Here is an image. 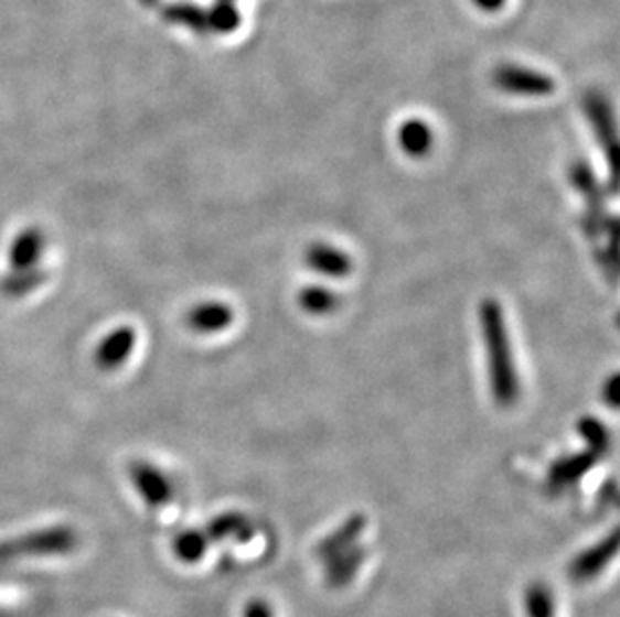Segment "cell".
I'll list each match as a JSON object with an SVG mask.
<instances>
[{
    "instance_id": "cell-8",
    "label": "cell",
    "mask_w": 620,
    "mask_h": 617,
    "mask_svg": "<svg viewBox=\"0 0 620 617\" xmlns=\"http://www.w3.org/2000/svg\"><path fill=\"white\" fill-rule=\"evenodd\" d=\"M137 347V331L129 325L113 329L109 335L100 339L95 349V365L100 371H117L129 361Z\"/></svg>"
},
{
    "instance_id": "cell-14",
    "label": "cell",
    "mask_w": 620,
    "mask_h": 617,
    "mask_svg": "<svg viewBox=\"0 0 620 617\" xmlns=\"http://www.w3.org/2000/svg\"><path fill=\"white\" fill-rule=\"evenodd\" d=\"M205 535L210 538V541H245L254 535V529L244 513H233L232 511V513H223V516L211 519L210 526L205 529Z\"/></svg>"
},
{
    "instance_id": "cell-9",
    "label": "cell",
    "mask_w": 620,
    "mask_h": 617,
    "mask_svg": "<svg viewBox=\"0 0 620 617\" xmlns=\"http://www.w3.org/2000/svg\"><path fill=\"white\" fill-rule=\"evenodd\" d=\"M235 313L223 301H201L189 308L185 325L197 335H215L232 327Z\"/></svg>"
},
{
    "instance_id": "cell-10",
    "label": "cell",
    "mask_w": 620,
    "mask_h": 617,
    "mask_svg": "<svg viewBox=\"0 0 620 617\" xmlns=\"http://www.w3.org/2000/svg\"><path fill=\"white\" fill-rule=\"evenodd\" d=\"M46 251L45 232L39 227H29L12 239L9 247L11 271H33L41 263Z\"/></svg>"
},
{
    "instance_id": "cell-16",
    "label": "cell",
    "mask_w": 620,
    "mask_h": 617,
    "mask_svg": "<svg viewBox=\"0 0 620 617\" xmlns=\"http://www.w3.org/2000/svg\"><path fill=\"white\" fill-rule=\"evenodd\" d=\"M299 307L313 317H325L340 307L338 293L323 285H308L299 291Z\"/></svg>"
},
{
    "instance_id": "cell-13",
    "label": "cell",
    "mask_w": 620,
    "mask_h": 617,
    "mask_svg": "<svg viewBox=\"0 0 620 617\" xmlns=\"http://www.w3.org/2000/svg\"><path fill=\"white\" fill-rule=\"evenodd\" d=\"M398 143L411 159H421L432 151L434 132L428 122L410 119L399 127Z\"/></svg>"
},
{
    "instance_id": "cell-12",
    "label": "cell",
    "mask_w": 620,
    "mask_h": 617,
    "mask_svg": "<svg viewBox=\"0 0 620 617\" xmlns=\"http://www.w3.org/2000/svg\"><path fill=\"white\" fill-rule=\"evenodd\" d=\"M306 264L311 271L330 279H344L352 273L354 261L342 249L328 242H313L306 251Z\"/></svg>"
},
{
    "instance_id": "cell-15",
    "label": "cell",
    "mask_w": 620,
    "mask_h": 617,
    "mask_svg": "<svg viewBox=\"0 0 620 617\" xmlns=\"http://www.w3.org/2000/svg\"><path fill=\"white\" fill-rule=\"evenodd\" d=\"M366 523L367 521L364 516H352V518L345 519L344 523L335 529L330 538H325L322 541L320 555L328 560V558H332V555L340 553V551L350 550L354 545L355 540L362 535V531L366 529Z\"/></svg>"
},
{
    "instance_id": "cell-18",
    "label": "cell",
    "mask_w": 620,
    "mask_h": 617,
    "mask_svg": "<svg viewBox=\"0 0 620 617\" xmlns=\"http://www.w3.org/2000/svg\"><path fill=\"white\" fill-rule=\"evenodd\" d=\"M210 538L201 529H189L173 540V553L183 563H197L207 553Z\"/></svg>"
},
{
    "instance_id": "cell-2",
    "label": "cell",
    "mask_w": 620,
    "mask_h": 617,
    "mask_svg": "<svg viewBox=\"0 0 620 617\" xmlns=\"http://www.w3.org/2000/svg\"><path fill=\"white\" fill-rule=\"evenodd\" d=\"M78 548V533L68 526H53L24 533L21 538L0 541V565L24 558L68 555Z\"/></svg>"
},
{
    "instance_id": "cell-6",
    "label": "cell",
    "mask_w": 620,
    "mask_h": 617,
    "mask_svg": "<svg viewBox=\"0 0 620 617\" xmlns=\"http://www.w3.org/2000/svg\"><path fill=\"white\" fill-rule=\"evenodd\" d=\"M129 477L137 494L153 509L165 507L173 501V484L157 465L149 462H133L129 465Z\"/></svg>"
},
{
    "instance_id": "cell-21",
    "label": "cell",
    "mask_w": 620,
    "mask_h": 617,
    "mask_svg": "<svg viewBox=\"0 0 620 617\" xmlns=\"http://www.w3.org/2000/svg\"><path fill=\"white\" fill-rule=\"evenodd\" d=\"M244 617H276V611L264 599H254L245 606Z\"/></svg>"
},
{
    "instance_id": "cell-7",
    "label": "cell",
    "mask_w": 620,
    "mask_h": 617,
    "mask_svg": "<svg viewBox=\"0 0 620 617\" xmlns=\"http://www.w3.org/2000/svg\"><path fill=\"white\" fill-rule=\"evenodd\" d=\"M494 83L500 90L516 97H546L554 93L553 78L524 66H500L494 75Z\"/></svg>"
},
{
    "instance_id": "cell-17",
    "label": "cell",
    "mask_w": 620,
    "mask_h": 617,
    "mask_svg": "<svg viewBox=\"0 0 620 617\" xmlns=\"http://www.w3.org/2000/svg\"><path fill=\"white\" fill-rule=\"evenodd\" d=\"M43 281H45V273H41L39 269L12 271L11 275H7L0 281V291L4 297L23 299L43 285Z\"/></svg>"
},
{
    "instance_id": "cell-5",
    "label": "cell",
    "mask_w": 620,
    "mask_h": 617,
    "mask_svg": "<svg viewBox=\"0 0 620 617\" xmlns=\"http://www.w3.org/2000/svg\"><path fill=\"white\" fill-rule=\"evenodd\" d=\"M619 550V533L617 529L610 531L609 538L598 541L590 545L588 550L580 551L575 560L568 565V577L575 584H587L598 577L600 573L609 567V563L614 560Z\"/></svg>"
},
{
    "instance_id": "cell-1",
    "label": "cell",
    "mask_w": 620,
    "mask_h": 617,
    "mask_svg": "<svg viewBox=\"0 0 620 617\" xmlns=\"http://www.w3.org/2000/svg\"><path fill=\"white\" fill-rule=\"evenodd\" d=\"M480 329L487 349L490 391L500 408H512L521 396V381L514 365L509 327L496 299H484L480 305Z\"/></svg>"
},
{
    "instance_id": "cell-23",
    "label": "cell",
    "mask_w": 620,
    "mask_h": 617,
    "mask_svg": "<svg viewBox=\"0 0 620 617\" xmlns=\"http://www.w3.org/2000/svg\"><path fill=\"white\" fill-rule=\"evenodd\" d=\"M480 11L496 12L504 7L506 0H472Z\"/></svg>"
},
{
    "instance_id": "cell-11",
    "label": "cell",
    "mask_w": 620,
    "mask_h": 617,
    "mask_svg": "<svg viewBox=\"0 0 620 617\" xmlns=\"http://www.w3.org/2000/svg\"><path fill=\"white\" fill-rule=\"evenodd\" d=\"M598 462L597 455L592 452H580L575 453V455H565L560 459L550 465L548 469V479H546V485L553 494H560L568 489L570 485H575L580 477L585 475L595 467V463Z\"/></svg>"
},
{
    "instance_id": "cell-22",
    "label": "cell",
    "mask_w": 620,
    "mask_h": 617,
    "mask_svg": "<svg viewBox=\"0 0 620 617\" xmlns=\"http://www.w3.org/2000/svg\"><path fill=\"white\" fill-rule=\"evenodd\" d=\"M619 375H612L609 379V386H607V391L602 393V396H607V401H609L610 408H617V403H619Z\"/></svg>"
},
{
    "instance_id": "cell-24",
    "label": "cell",
    "mask_w": 620,
    "mask_h": 617,
    "mask_svg": "<svg viewBox=\"0 0 620 617\" xmlns=\"http://www.w3.org/2000/svg\"><path fill=\"white\" fill-rule=\"evenodd\" d=\"M225 2H229V0H225Z\"/></svg>"
},
{
    "instance_id": "cell-3",
    "label": "cell",
    "mask_w": 620,
    "mask_h": 617,
    "mask_svg": "<svg viewBox=\"0 0 620 617\" xmlns=\"http://www.w3.org/2000/svg\"><path fill=\"white\" fill-rule=\"evenodd\" d=\"M570 181L576 191L585 198L587 213H585V231L590 239L598 237L600 232L607 231V215H605V197L602 188L598 185V178L592 169L585 161H576L570 166Z\"/></svg>"
},
{
    "instance_id": "cell-19",
    "label": "cell",
    "mask_w": 620,
    "mask_h": 617,
    "mask_svg": "<svg viewBox=\"0 0 620 617\" xmlns=\"http://www.w3.org/2000/svg\"><path fill=\"white\" fill-rule=\"evenodd\" d=\"M576 430L580 433V437L587 441L588 452L595 453L597 457L609 452V430H607L597 418L580 419L578 425H576Z\"/></svg>"
},
{
    "instance_id": "cell-20",
    "label": "cell",
    "mask_w": 620,
    "mask_h": 617,
    "mask_svg": "<svg viewBox=\"0 0 620 617\" xmlns=\"http://www.w3.org/2000/svg\"><path fill=\"white\" fill-rule=\"evenodd\" d=\"M528 617H556L554 595L544 584H532L524 595Z\"/></svg>"
},
{
    "instance_id": "cell-4",
    "label": "cell",
    "mask_w": 620,
    "mask_h": 617,
    "mask_svg": "<svg viewBox=\"0 0 620 617\" xmlns=\"http://www.w3.org/2000/svg\"><path fill=\"white\" fill-rule=\"evenodd\" d=\"M588 119L595 127L598 143L602 147V153L609 159L610 173H612V191H617V176H619V143H617V131H614V119L607 99L600 95H587L585 99Z\"/></svg>"
}]
</instances>
